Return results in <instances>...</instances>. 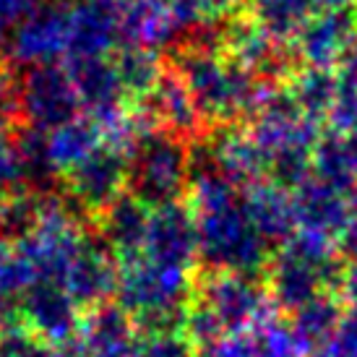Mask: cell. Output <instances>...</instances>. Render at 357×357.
Wrapping results in <instances>:
<instances>
[{
    "instance_id": "cell-26",
    "label": "cell",
    "mask_w": 357,
    "mask_h": 357,
    "mask_svg": "<svg viewBox=\"0 0 357 357\" xmlns=\"http://www.w3.org/2000/svg\"><path fill=\"white\" fill-rule=\"evenodd\" d=\"M185 3L201 24H219V21L240 13L245 0H185Z\"/></svg>"
},
{
    "instance_id": "cell-15",
    "label": "cell",
    "mask_w": 357,
    "mask_h": 357,
    "mask_svg": "<svg viewBox=\"0 0 357 357\" xmlns=\"http://www.w3.org/2000/svg\"><path fill=\"white\" fill-rule=\"evenodd\" d=\"M146 112L157 123V128L169 130L185 141L204 133L206 128L188 86L175 70H167L157 84V89L146 97Z\"/></svg>"
},
{
    "instance_id": "cell-24",
    "label": "cell",
    "mask_w": 357,
    "mask_h": 357,
    "mask_svg": "<svg viewBox=\"0 0 357 357\" xmlns=\"http://www.w3.org/2000/svg\"><path fill=\"white\" fill-rule=\"evenodd\" d=\"M253 334L256 337L250 339H253V347H256V357H298L300 347H303L292 331L277 328L271 324L256 326Z\"/></svg>"
},
{
    "instance_id": "cell-29",
    "label": "cell",
    "mask_w": 357,
    "mask_h": 357,
    "mask_svg": "<svg viewBox=\"0 0 357 357\" xmlns=\"http://www.w3.org/2000/svg\"><path fill=\"white\" fill-rule=\"evenodd\" d=\"M337 79H339V84H342V89L352 91L357 97V42L337 66Z\"/></svg>"
},
{
    "instance_id": "cell-1",
    "label": "cell",
    "mask_w": 357,
    "mask_h": 357,
    "mask_svg": "<svg viewBox=\"0 0 357 357\" xmlns=\"http://www.w3.org/2000/svg\"><path fill=\"white\" fill-rule=\"evenodd\" d=\"M175 73L188 86L204 123L217 128L250 120L274 86L258 81L225 50L190 42L175 58Z\"/></svg>"
},
{
    "instance_id": "cell-25",
    "label": "cell",
    "mask_w": 357,
    "mask_h": 357,
    "mask_svg": "<svg viewBox=\"0 0 357 357\" xmlns=\"http://www.w3.org/2000/svg\"><path fill=\"white\" fill-rule=\"evenodd\" d=\"M139 357H190V339L183 331H146Z\"/></svg>"
},
{
    "instance_id": "cell-12",
    "label": "cell",
    "mask_w": 357,
    "mask_h": 357,
    "mask_svg": "<svg viewBox=\"0 0 357 357\" xmlns=\"http://www.w3.org/2000/svg\"><path fill=\"white\" fill-rule=\"evenodd\" d=\"M79 342L84 357H139L144 331L120 305L102 303L84 313Z\"/></svg>"
},
{
    "instance_id": "cell-23",
    "label": "cell",
    "mask_w": 357,
    "mask_h": 357,
    "mask_svg": "<svg viewBox=\"0 0 357 357\" xmlns=\"http://www.w3.org/2000/svg\"><path fill=\"white\" fill-rule=\"evenodd\" d=\"M29 178L26 162L21 154L19 144H10L6 136L0 139V201L19 193L21 183Z\"/></svg>"
},
{
    "instance_id": "cell-30",
    "label": "cell",
    "mask_w": 357,
    "mask_h": 357,
    "mask_svg": "<svg viewBox=\"0 0 357 357\" xmlns=\"http://www.w3.org/2000/svg\"><path fill=\"white\" fill-rule=\"evenodd\" d=\"M13 115H16V109H13V91L0 84V139L6 136V128H8Z\"/></svg>"
},
{
    "instance_id": "cell-27",
    "label": "cell",
    "mask_w": 357,
    "mask_h": 357,
    "mask_svg": "<svg viewBox=\"0 0 357 357\" xmlns=\"http://www.w3.org/2000/svg\"><path fill=\"white\" fill-rule=\"evenodd\" d=\"M42 0H0V47H6L10 31L26 13L40 6Z\"/></svg>"
},
{
    "instance_id": "cell-2",
    "label": "cell",
    "mask_w": 357,
    "mask_h": 357,
    "mask_svg": "<svg viewBox=\"0 0 357 357\" xmlns=\"http://www.w3.org/2000/svg\"><path fill=\"white\" fill-rule=\"evenodd\" d=\"M115 292L118 305L139 324L144 334L183 331L185 310L193 298V284L188 268L136 256L120 264Z\"/></svg>"
},
{
    "instance_id": "cell-31",
    "label": "cell",
    "mask_w": 357,
    "mask_h": 357,
    "mask_svg": "<svg viewBox=\"0 0 357 357\" xmlns=\"http://www.w3.org/2000/svg\"><path fill=\"white\" fill-rule=\"evenodd\" d=\"M342 289H344L349 298H352V303H355V307H357V256H355V261L344 268V277H342Z\"/></svg>"
},
{
    "instance_id": "cell-7",
    "label": "cell",
    "mask_w": 357,
    "mask_h": 357,
    "mask_svg": "<svg viewBox=\"0 0 357 357\" xmlns=\"http://www.w3.org/2000/svg\"><path fill=\"white\" fill-rule=\"evenodd\" d=\"M123 45L159 52L178 42L180 34L204 26L185 0H133L118 10Z\"/></svg>"
},
{
    "instance_id": "cell-8",
    "label": "cell",
    "mask_w": 357,
    "mask_h": 357,
    "mask_svg": "<svg viewBox=\"0 0 357 357\" xmlns=\"http://www.w3.org/2000/svg\"><path fill=\"white\" fill-rule=\"evenodd\" d=\"M21 328H26L31 337L50 344L66 347L73 334H79L84 313L81 305L55 282H31L19 300Z\"/></svg>"
},
{
    "instance_id": "cell-5",
    "label": "cell",
    "mask_w": 357,
    "mask_h": 357,
    "mask_svg": "<svg viewBox=\"0 0 357 357\" xmlns=\"http://www.w3.org/2000/svg\"><path fill=\"white\" fill-rule=\"evenodd\" d=\"M73 45V0H42L13 26L6 52L24 70L66 66Z\"/></svg>"
},
{
    "instance_id": "cell-10",
    "label": "cell",
    "mask_w": 357,
    "mask_h": 357,
    "mask_svg": "<svg viewBox=\"0 0 357 357\" xmlns=\"http://www.w3.org/2000/svg\"><path fill=\"white\" fill-rule=\"evenodd\" d=\"M63 180L76 206L102 214L109 204L128 193V154L112 144H105Z\"/></svg>"
},
{
    "instance_id": "cell-35",
    "label": "cell",
    "mask_w": 357,
    "mask_h": 357,
    "mask_svg": "<svg viewBox=\"0 0 357 357\" xmlns=\"http://www.w3.org/2000/svg\"><path fill=\"white\" fill-rule=\"evenodd\" d=\"M0 342H3V331H0Z\"/></svg>"
},
{
    "instance_id": "cell-3",
    "label": "cell",
    "mask_w": 357,
    "mask_h": 357,
    "mask_svg": "<svg viewBox=\"0 0 357 357\" xmlns=\"http://www.w3.org/2000/svg\"><path fill=\"white\" fill-rule=\"evenodd\" d=\"M188 141L154 128L128 151V193L149 208L178 204L190 188Z\"/></svg>"
},
{
    "instance_id": "cell-28",
    "label": "cell",
    "mask_w": 357,
    "mask_h": 357,
    "mask_svg": "<svg viewBox=\"0 0 357 357\" xmlns=\"http://www.w3.org/2000/svg\"><path fill=\"white\" fill-rule=\"evenodd\" d=\"M204 355L206 357H256V347H253V339L250 337H227L217 342V344H211V347L204 349Z\"/></svg>"
},
{
    "instance_id": "cell-21",
    "label": "cell",
    "mask_w": 357,
    "mask_h": 357,
    "mask_svg": "<svg viewBox=\"0 0 357 357\" xmlns=\"http://www.w3.org/2000/svg\"><path fill=\"white\" fill-rule=\"evenodd\" d=\"M331 295L334 292L318 295L295 310L292 334L298 337L300 344H318V342H326L337 334L339 324H342V313H339L337 300Z\"/></svg>"
},
{
    "instance_id": "cell-34",
    "label": "cell",
    "mask_w": 357,
    "mask_h": 357,
    "mask_svg": "<svg viewBox=\"0 0 357 357\" xmlns=\"http://www.w3.org/2000/svg\"><path fill=\"white\" fill-rule=\"evenodd\" d=\"M97 3H102V6H107V8H112V10H123L126 6H130L133 0H97Z\"/></svg>"
},
{
    "instance_id": "cell-20",
    "label": "cell",
    "mask_w": 357,
    "mask_h": 357,
    "mask_svg": "<svg viewBox=\"0 0 357 357\" xmlns=\"http://www.w3.org/2000/svg\"><path fill=\"white\" fill-rule=\"evenodd\" d=\"M313 178L326 183L342 193H355L357 172L344 149V139L337 130L321 133V139L313 151Z\"/></svg>"
},
{
    "instance_id": "cell-32",
    "label": "cell",
    "mask_w": 357,
    "mask_h": 357,
    "mask_svg": "<svg viewBox=\"0 0 357 357\" xmlns=\"http://www.w3.org/2000/svg\"><path fill=\"white\" fill-rule=\"evenodd\" d=\"M342 139H344V149H347L349 162H352V167H355V172H357V123L347 133H342Z\"/></svg>"
},
{
    "instance_id": "cell-18",
    "label": "cell",
    "mask_w": 357,
    "mask_h": 357,
    "mask_svg": "<svg viewBox=\"0 0 357 357\" xmlns=\"http://www.w3.org/2000/svg\"><path fill=\"white\" fill-rule=\"evenodd\" d=\"M112 63H115L120 84L130 102L146 100L151 91L157 89L162 76L167 73V68L159 60V52L133 47V45H120L112 55Z\"/></svg>"
},
{
    "instance_id": "cell-4",
    "label": "cell",
    "mask_w": 357,
    "mask_h": 357,
    "mask_svg": "<svg viewBox=\"0 0 357 357\" xmlns=\"http://www.w3.org/2000/svg\"><path fill=\"white\" fill-rule=\"evenodd\" d=\"M342 277L344 266L328 240L300 232L271 264V298L287 310H298L318 295L342 287Z\"/></svg>"
},
{
    "instance_id": "cell-13",
    "label": "cell",
    "mask_w": 357,
    "mask_h": 357,
    "mask_svg": "<svg viewBox=\"0 0 357 357\" xmlns=\"http://www.w3.org/2000/svg\"><path fill=\"white\" fill-rule=\"evenodd\" d=\"M295 222L303 232L316 238L331 240L334 235H344L352 222V206L347 204V193L331 188L318 178H310L292 190Z\"/></svg>"
},
{
    "instance_id": "cell-19",
    "label": "cell",
    "mask_w": 357,
    "mask_h": 357,
    "mask_svg": "<svg viewBox=\"0 0 357 357\" xmlns=\"http://www.w3.org/2000/svg\"><path fill=\"white\" fill-rule=\"evenodd\" d=\"M313 0H248V13L274 40L292 42L313 16Z\"/></svg>"
},
{
    "instance_id": "cell-9",
    "label": "cell",
    "mask_w": 357,
    "mask_h": 357,
    "mask_svg": "<svg viewBox=\"0 0 357 357\" xmlns=\"http://www.w3.org/2000/svg\"><path fill=\"white\" fill-rule=\"evenodd\" d=\"M357 42V6H339V8L316 10L305 26L292 40L303 68H326L342 63V58L352 50Z\"/></svg>"
},
{
    "instance_id": "cell-14",
    "label": "cell",
    "mask_w": 357,
    "mask_h": 357,
    "mask_svg": "<svg viewBox=\"0 0 357 357\" xmlns=\"http://www.w3.org/2000/svg\"><path fill=\"white\" fill-rule=\"evenodd\" d=\"M151 208L136 196L123 193L115 204H109L100 214V238L115 253L118 264L130 261L144 253L149 235Z\"/></svg>"
},
{
    "instance_id": "cell-22",
    "label": "cell",
    "mask_w": 357,
    "mask_h": 357,
    "mask_svg": "<svg viewBox=\"0 0 357 357\" xmlns=\"http://www.w3.org/2000/svg\"><path fill=\"white\" fill-rule=\"evenodd\" d=\"M31 284V277L26 266L21 264L19 253L13 245L0 240V313L3 310H16L24 289Z\"/></svg>"
},
{
    "instance_id": "cell-16",
    "label": "cell",
    "mask_w": 357,
    "mask_h": 357,
    "mask_svg": "<svg viewBox=\"0 0 357 357\" xmlns=\"http://www.w3.org/2000/svg\"><path fill=\"white\" fill-rule=\"evenodd\" d=\"M245 206H248L250 217L264 232L268 243L274 240H287L292 229L298 227L295 222V204H292V193L279 188L277 183H256L245 188Z\"/></svg>"
},
{
    "instance_id": "cell-11",
    "label": "cell",
    "mask_w": 357,
    "mask_h": 357,
    "mask_svg": "<svg viewBox=\"0 0 357 357\" xmlns=\"http://www.w3.org/2000/svg\"><path fill=\"white\" fill-rule=\"evenodd\" d=\"M141 256L154 258L159 264L188 268L199 256V227L190 204H167L151 208L149 235Z\"/></svg>"
},
{
    "instance_id": "cell-33",
    "label": "cell",
    "mask_w": 357,
    "mask_h": 357,
    "mask_svg": "<svg viewBox=\"0 0 357 357\" xmlns=\"http://www.w3.org/2000/svg\"><path fill=\"white\" fill-rule=\"evenodd\" d=\"M349 3H355V0H313V6L318 10L324 8H339V6H349Z\"/></svg>"
},
{
    "instance_id": "cell-6",
    "label": "cell",
    "mask_w": 357,
    "mask_h": 357,
    "mask_svg": "<svg viewBox=\"0 0 357 357\" xmlns=\"http://www.w3.org/2000/svg\"><path fill=\"white\" fill-rule=\"evenodd\" d=\"M13 109L31 133H47L79 118L81 105L66 66H45L21 73L13 89Z\"/></svg>"
},
{
    "instance_id": "cell-17",
    "label": "cell",
    "mask_w": 357,
    "mask_h": 357,
    "mask_svg": "<svg viewBox=\"0 0 357 357\" xmlns=\"http://www.w3.org/2000/svg\"><path fill=\"white\" fill-rule=\"evenodd\" d=\"M287 86L298 102V107L303 109V115L318 126H326L334 102L339 97L337 73L326 68H300Z\"/></svg>"
}]
</instances>
